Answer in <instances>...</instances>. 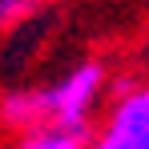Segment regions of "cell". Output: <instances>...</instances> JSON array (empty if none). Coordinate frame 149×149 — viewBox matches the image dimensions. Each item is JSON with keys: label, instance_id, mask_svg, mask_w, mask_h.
Instances as JSON below:
<instances>
[{"label": "cell", "instance_id": "277c9868", "mask_svg": "<svg viewBox=\"0 0 149 149\" xmlns=\"http://www.w3.org/2000/svg\"><path fill=\"white\" fill-rule=\"evenodd\" d=\"M12 149H89V141L81 133H69L61 125H40L32 133H20Z\"/></svg>", "mask_w": 149, "mask_h": 149}, {"label": "cell", "instance_id": "6da1fadb", "mask_svg": "<svg viewBox=\"0 0 149 149\" xmlns=\"http://www.w3.org/2000/svg\"><path fill=\"white\" fill-rule=\"evenodd\" d=\"M101 89H105V65H101V61H85V65L69 69L61 81H52L49 89H45V93H49L52 125H61V129L85 137Z\"/></svg>", "mask_w": 149, "mask_h": 149}, {"label": "cell", "instance_id": "7a4b0ae2", "mask_svg": "<svg viewBox=\"0 0 149 149\" xmlns=\"http://www.w3.org/2000/svg\"><path fill=\"white\" fill-rule=\"evenodd\" d=\"M105 129H113L129 149H149V89H129L117 97Z\"/></svg>", "mask_w": 149, "mask_h": 149}, {"label": "cell", "instance_id": "3957f363", "mask_svg": "<svg viewBox=\"0 0 149 149\" xmlns=\"http://www.w3.org/2000/svg\"><path fill=\"white\" fill-rule=\"evenodd\" d=\"M4 125L12 133H32L40 125H52V113H49V93L45 89H12L4 93Z\"/></svg>", "mask_w": 149, "mask_h": 149}]
</instances>
